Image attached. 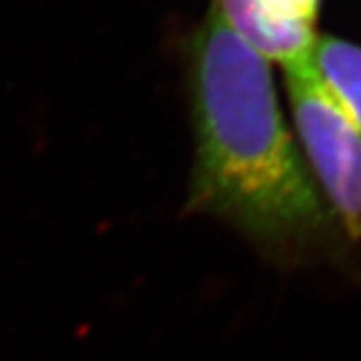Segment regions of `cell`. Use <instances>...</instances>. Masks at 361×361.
<instances>
[{"label":"cell","instance_id":"6da1fadb","mask_svg":"<svg viewBox=\"0 0 361 361\" xmlns=\"http://www.w3.org/2000/svg\"><path fill=\"white\" fill-rule=\"evenodd\" d=\"M189 211L229 223L277 265L334 257L337 221L285 125L271 68L213 8L191 51Z\"/></svg>","mask_w":361,"mask_h":361},{"label":"cell","instance_id":"7a4b0ae2","mask_svg":"<svg viewBox=\"0 0 361 361\" xmlns=\"http://www.w3.org/2000/svg\"><path fill=\"white\" fill-rule=\"evenodd\" d=\"M285 89L311 177L337 225L361 241V129L311 63L285 68Z\"/></svg>","mask_w":361,"mask_h":361},{"label":"cell","instance_id":"3957f363","mask_svg":"<svg viewBox=\"0 0 361 361\" xmlns=\"http://www.w3.org/2000/svg\"><path fill=\"white\" fill-rule=\"evenodd\" d=\"M239 39L285 68L310 63L317 40L313 23L275 0H217L213 6Z\"/></svg>","mask_w":361,"mask_h":361},{"label":"cell","instance_id":"277c9868","mask_svg":"<svg viewBox=\"0 0 361 361\" xmlns=\"http://www.w3.org/2000/svg\"><path fill=\"white\" fill-rule=\"evenodd\" d=\"M310 63L327 90L361 129V42L331 35L317 37Z\"/></svg>","mask_w":361,"mask_h":361},{"label":"cell","instance_id":"5b68a950","mask_svg":"<svg viewBox=\"0 0 361 361\" xmlns=\"http://www.w3.org/2000/svg\"><path fill=\"white\" fill-rule=\"evenodd\" d=\"M281 6L289 8L291 13L299 14L303 18H307L311 23H315L317 18V8H319V0H275Z\"/></svg>","mask_w":361,"mask_h":361}]
</instances>
